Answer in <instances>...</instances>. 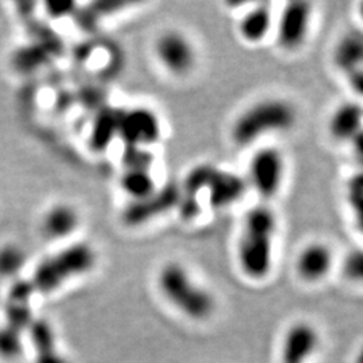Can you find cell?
<instances>
[{
  "mask_svg": "<svg viewBox=\"0 0 363 363\" xmlns=\"http://www.w3.org/2000/svg\"><path fill=\"white\" fill-rule=\"evenodd\" d=\"M247 183L238 175L229 171L201 164L189 172L184 181V193L196 196L199 193H208L211 208H225L238 202L245 194Z\"/></svg>",
  "mask_w": 363,
  "mask_h": 363,
  "instance_id": "5b68a950",
  "label": "cell"
},
{
  "mask_svg": "<svg viewBox=\"0 0 363 363\" xmlns=\"http://www.w3.org/2000/svg\"><path fill=\"white\" fill-rule=\"evenodd\" d=\"M154 52L160 66L177 77L190 74L198 61L194 42L179 30L160 33L154 43Z\"/></svg>",
  "mask_w": 363,
  "mask_h": 363,
  "instance_id": "52a82bcc",
  "label": "cell"
},
{
  "mask_svg": "<svg viewBox=\"0 0 363 363\" xmlns=\"http://www.w3.org/2000/svg\"><path fill=\"white\" fill-rule=\"evenodd\" d=\"M155 156L144 147H125L123 154L124 169H152Z\"/></svg>",
  "mask_w": 363,
  "mask_h": 363,
  "instance_id": "44dd1931",
  "label": "cell"
},
{
  "mask_svg": "<svg viewBox=\"0 0 363 363\" xmlns=\"http://www.w3.org/2000/svg\"><path fill=\"white\" fill-rule=\"evenodd\" d=\"M33 337L38 352V363H66L64 357L57 351L52 327L46 322L34 323Z\"/></svg>",
  "mask_w": 363,
  "mask_h": 363,
  "instance_id": "d6986e66",
  "label": "cell"
},
{
  "mask_svg": "<svg viewBox=\"0 0 363 363\" xmlns=\"http://www.w3.org/2000/svg\"><path fill=\"white\" fill-rule=\"evenodd\" d=\"M333 61L347 77L362 70L363 39L361 31H349L337 40L333 54Z\"/></svg>",
  "mask_w": 363,
  "mask_h": 363,
  "instance_id": "2e32d148",
  "label": "cell"
},
{
  "mask_svg": "<svg viewBox=\"0 0 363 363\" xmlns=\"http://www.w3.org/2000/svg\"><path fill=\"white\" fill-rule=\"evenodd\" d=\"M118 117L120 109L105 108L96 117L91 128V143L93 150L104 151L118 136Z\"/></svg>",
  "mask_w": 363,
  "mask_h": 363,
  "instance_id": "e0dca14e",
  "label": "cell"
},
{
  "mask_svg": "<svg viewBox=\"0 0 363 363\" xmlns=\"http://www.w3.org/2000/svg\"><path fill=\"white\" fill-rule=\"evenodd\" d=\"M277 216L267 205L250 208L245 214L237 242V261L252 280L265 279L273 267Z\"/></svg>",
  "mask_w": 363,
  "mask_h": 363,
  "instance_id": "6da1fadb",
  "label": "cell"
},
{
  "mask_svg": "<svg viewBox=\"0 0 363 363\" xmlns=\"http://www.w3.org/2000/svg\"><path fill=\"white\" fill-rule=\"evenodd\" d=\"M22 346L21 331L7 325L0 330V354L3 357H15Z\"/></svg>",
  "mask_w": 363,
  "mask_h": 363,
  "instance_id": "603a6c76",
  "label": "cell"
},
{
  "mask_svg": "<svg viewBox=\"0 0 363 363\" xmlns=\"http://www.w3.org/2000/svg\"><path fill=\"white\" fill-rule=\"evenodd\" d=\"M334 265V252L322 241H312L301 247L296 257V272L307 283H319L331 272Z\"/></svg>",
  "mask_w": 363,
  "mask_h": 363,
  "instance_id": "8fae6325",
  "label": "cell"
},
{
  "mask_svg": "<svg viewBox=\"0 0 363 363\" xmlns=\"http://www.w3.org/2000/svg\"><path fill=\"white\" fill-rule=\"evenodd\" d=\"M274 13L269 4L259 3L242 13L238 21V35L247 45H259L272 33Z\"/></svg>",
  "mask_w": 363,
  "mask_h": 363,
  "instance_id": "5bb4252c",
  "label": "cell"
},
{
  "mask_svg": "<svg viewBox=\"0 0 363 363\" xmlns=\"http://www.w3.org/2000/svg\"><path fill=\"white\" fill-rule=\"evenodd\" d=\"M362 106L355 101L337 105L328 118L327 130L333 140L352 143L362 136Z\"/></svg>",
  "mask_w": 363,
  "mask_h": 363,
  "instance_id": "7c38bea8",
  "label": "cell"
},
{
  "mask_svg": "<svg viewBox=\"0 0 363 363\" xmlns=\"http://www.w3.org/2000/svg\"><path fill=\"white\" fill-rule=\"evenodd\" d=\"M162 136V123L154 109L132 106L120 109L118 136L125 147H144L157 143Z\"/></svg>",
  "mask_w": 363,
  "mask_h": 363,
  "instance_id": "9c48e42d",
  "label": "cell"
},
{
  "mask_svg": "<svg viewBox=\"0 0 363 363\" xmlns=\"http://www.w3.org/2000/svg\"><path fill=\"white\" fill-rule=\"evenodd\" d=\"M79 214L69 203H58L49 208L42 220V232L52 240H62L77 232Z\"/></svg>",
  "mask_w": 363,
  "mask_h": 363,
  "instance_id": "9a60e30c",
  "label": "cell"
},
{
  "mask_svg": "<svg viewBox=\"0 0 363 363\" xmlns=\"http://www.w3.org/2000/svg\"><path fill=\"white\" fill-rule=\"evenodd\" d=\"M160 292L182 313L203 320L211 316L216 308V300L205 286L198 284L179 262L166 264L157 276Z\"/></svg>",
  "mask_w": 363,
  "mask_h": 363,
  "instance_id": "277c9868",
  "label": "cell"
},
{
  "mask_svg": "<svg viewBox=\"0 0 363 363\" xmlns=\"http://www.w3.org/2000/svg\"><path fill=\"white\" fill-rule=\"evenodd\" d=\"M97 252L88 242H74L39 262L28 280L34 292L50 294L67 281L93 271Z\"/></svg>",
  "mask_w": 363,
  "mask_h": 363,
  "instance_id": "3957f363",
  "label": "cell"
},
{
  "mask_svg": "<svg viewBox=\"0 0 363 363\" xmlns=\"http://www.w3.org/2000/svg\"><path fill=\"white\" fill-rule=\"evenodd\" d=\"M313 9L308 1H288L274 18L277 45L286 52H296L310 37Z\"/></svg>",
  "mask_w": 363,
  "mask_h": 363,
  "instance_id": "ba28073f",
  "label": "cell"
},
{
  "mask_svg": "<svg viewBox=\"0 0 363 363\" xmlns=\"http://www.w3.org/2000/svg\"><path fill=\"white\" fill-rule=\"evenodd\" d=\"M319 343L318 331L308 323L292 325L286 333L281 363H306Z\"/></svg>",
  "mask_w": 363,
  "mask_h": 363,
  "instance_id": "4fadbf2b",
  "label": "cell"
},
{
  "mask_svg": "<svg viewBox=\"0 0 363 363\" xmlns=\"http://www.w3.org/2000/svg\"><path fill=\"white\" fill-rule=\"evenodd\" d=\"M298 123L295 105L279 97H269L244 109L232 124L230 138L238 147H250L267 136L292 130Z\"/></svg>",
  "mask_w": 363,
  "mask_h": 363,
  "instance_id": "7a4b0ae2",
  "label": "cell"
},
{
  "mask_svg": "<svg viewBox=\"0 0 363 363\" xmlns=\"http://www.w3.org/2000/svg\"><path fill=\"white\" fill-rule=\"evenodd\" d=\"M347 203L357 217L358 225H362L363 181L361 172L351 177L347 183Z\"/></svg>",
  "mask_w": 363,
  "mask_h": 363,
  "instance_id": "7402d4cb",
  "label": "cell"
},
{
  "mask_svg": "<svg viewBox=\"0 0 363 363\" xmlns=\"http://www.w3.org/2000/svg\"><path fill=\"white\" fill-rule=\"evenodd\" d=\"M181 189L175 184H169L157 189L155 193L145 196L140 201H132L125 206L121 218L123 222L130 228H140L148 222L162 217L169 213V210L178 208L181 203Z\"/></svg>",
  "mask_w": 363,
  "mask_h": 363,
  "instance_id": "30bf717a",
  "label": "cell"
},
{
  "mask_svg": "<svg viewBox=\"0 0 363 363\" xmlns=\"http://www.w3.org/2000/svg\"><path fill=\"white\" fill-rule=\"evenodd\" d=\"M343 272L351 281H361L363 277V256L359 249L351 250L343 262Z\"/></svg>",
  "mask_w": 363,
  "mask_h": 363,
  "instance_id": "cb8c5ba5",
  "label": "cell"
},
{
  "mask_svg": "<svg viewBox=\"0 0 363 363\" xmlns=\"http://www.w3.org/2000/svg\"><path fill=\"white\" fill-rule=\"evenodd\" d=\"M286 174V156L276 147H261L249 160L247 181L264 199H272L280 193Z\"/></svg>",
  "mask_w": 363,
  "mask_h": 363,
  "instance_id": "8992f818",
  "label": "cell"
},
{
  "mask_svg": "<svg viewBox=\"0 0 363 363\" xmlns=\"http://www.w3.org/2000/svg\"><path fill=\"white\" fill-rule=\"evenodd\" d=\"M120 187L130 196V202L140 201L159 189L150 169H124L120 178Z\"/></svg>",
  "mask_w": 363,
  "mask_h": 363,
  "instance_id": "ac0fdd59",
  "label": "cell"
},
{
  "mask_svg": "<svg viewBox=\"0 0 363 363\" xmlns=\"http://www.w3.org/2000/svg\"><path fill=\"white\" fill-rule=\"evenodd\" d=\"M26 253L18 245H7L0 249V276L13 277L22 271L26 264Z\"/></svg>",
  "mask_w": 363,
  "mask_h": 363,
  "instance_id": "ffe728a7",
  "label": "cell"
}]
</instances>
